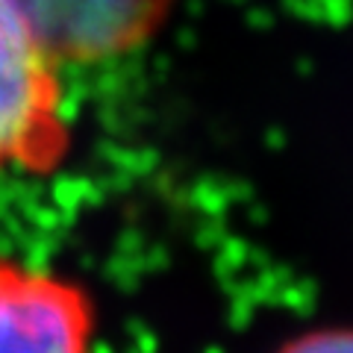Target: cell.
<instances>
[{
	"instance_id": "cell-4",
	"label": "cell",
	"mask_w": 353,
	"mask_h": 353,
	"mask_svg": "<svg viewBox=\"0 0 353 353\" xmlns=\"http://www.w3.org/2000/svg\"><path fill=\"white\" fill-rule=\"evenodd\" d=\"M274 353H353V327H315L297 333Z\"/></svg>"
},
{
	"instance_id": "cell-1",
	"label": "cell",
	"mask_w": 353,
	"mask_h": 353,
	"mask_svg": "<svg viewBox=\"0 0 353 353\" xmlns=\"http://www.w3.org/2000/svg\"><path fill=\"white\" fill-rule=\"evenodd\" d=\"M59 62L0 0V176L48 174L71 148Z\"/></svg>"
},
{
	"instance_id": "cell-2",
	"label": "cell",
	"mask_w": 353,
	"mask_h": 353,
	"mask_svg": "<svg viewBox=\"0 0 353 353\" xmlns=\"http://www.w3.org/2000/svg\"><path fill=\"white\" fill-rule=\"evenodd\" d=\"M97 309L77 280L0 256V353H94Z\"/></svg>"
},
{
	"instance_id": "cell-3",
	"label": "cell",
	"mask_w": 353,
	"mask_h": 353,
	"mask_svg": "<svg viewBox=\"0 0 353 353\" xmlns=\"http://www.w3.org/2000/svg\"><path fill=\"white\" fill-rule=\"evenodd\" d=\"M57 62H106L157 36L174 0H6Z\"/></svg>"
}]
</instances>
